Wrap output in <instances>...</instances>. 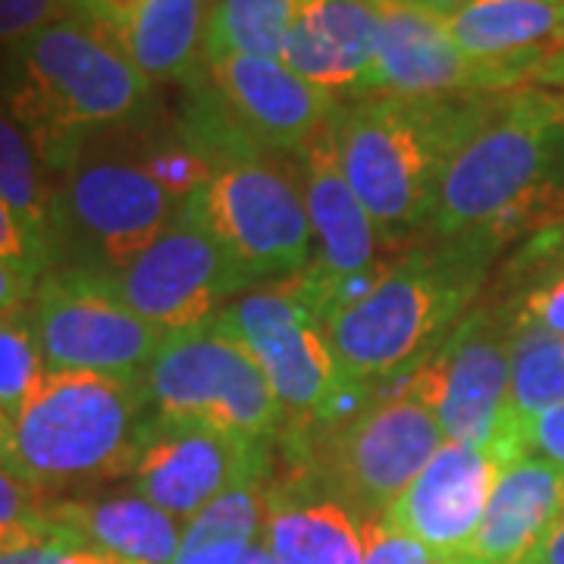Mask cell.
Returning <instances> with one entry per match:
<instances>
[{"instance_id": "ffe728a7", "label": "cell", "mask_w": 564, "mask_h": 564, "mask_svg": "<svg viewBox=\"0 0 564 564\" xmlns=\"http://www.w3.org/2000/svg\"><path fill=\"white\" fill-rule=\"evenodd\" d=\"M263 543L276 564H364L367 518L311 470L289 467L270 484Z\"/></svg>"}, {"instance_id": "603a6c76", "label": "cell", "mask_w": 564, "mask_h": 564, "mask_svg": "<svg viewBox=\"0 0 564 564\" xmlns=\"http://www.w3.org/2000/svg\"><path fill=\"white\" fill-rule=\"evenodd\" d=\"M51 518L73 540L122 564H173L185 530L173 514L141 499L139 492L54 499Z\"/></svg>"}, {"instance_id": "5bb4252c", "label": "cell", "mask_w": 564, "mask_h": 564, "mask_svg": "<svg viewBox=\"0 0 564 564\" xmlns=\"http://www.w3.org/2000/svg\"><path fill=\"white\" fill-rule=\"evenodd\" d=\"M295 166L302 180L307 220L314 229V261L304 273L292 276V285L314 307V314L323 317V311L345 285L370 276L380 267V229L339 170L333 148V122L295 154Z\"/></svg>"}, {"instance_id": "f546056e", "label": "cell", "mask_w": 564, "mask_h": 564, "mask_svg": "<svg viewBox=\"0 0 564 564\" xmlns=\"http://www.w3.org/2000/svg\"><path fill=\"white\" fill-rule=\"evenodd\" d=\"M51 502L54 496L0 464V552L51 540L61 530L51 518Z\"/></svg>"}, {"instance_id": "3957f363", "label": "cell", "mask_w": 564, "mask_h": 564, "mask_svg": "<svg viewBox=\"0 0 564 564\" xmlns=\"http://www.w3.org/2000/svg\"><path fill=\"white\" fill-rule=\"evenodd\" d=\"M3 104L54 176L76 161L91 135L154 110L151 82L120 41L76 17L7 47Z\"/></svg>"}, {"instance_id": "7a4b0ae2", "label": "cell", "mask_w": 564, "mask_h": 564, "mask_svg": "<svg viewBox=\"0 0 564 564\" xmlns=\"http://www.w3.org/2000/svg\"><path fill=\"white\" fill-rule=\"evenodd\" d=\"M564 214V91L486 95L436 185L430 232L458 239Z\"/></svg>"}, {"instance_id": "6da1fadb", "label": "cell", "mask_w": 564, "mask_h": 564, "mask_svg": "<svg viewBox=\"0 0 564 564\" xmlns=\"http://www.w3.org/2000/svg\"><path fill=\"white\" fill-rule=\"evenodd\" d=\"M496 251L480 232L436 239L383 263L364 292L329 307L321 326L345 383L380 389L440 351L477 299Z\"/></svg>"}, {"instance_id": "83f0119b", "label": "cell", "mask_w": 564, "mask_h": 564, "mask_svg": "<svg viewBox=\"0 0 564 564\" xmlns=\"http://www.w3.org/2000/svg\"><path fill=\"white\" fill-rule=\"evenodd\" d=\"M273 484V467L245 477L232 489H226L204 508L198 518H192L182 530V545L204 543H251L263 540L267 524V496Z\"/></svg>"}, {"instance_id": "f35d334b", "label": "cell", "mask_w": 564, "mask_h": 564, "mask_svg": "<svg viewBox=\"0 0 564 564\" xmlns=\"http://www.w3.org/2000/svg\"><path fill=\"white\" fill-rule=\"evenodd\" d=\"M408 3H414V7H423V10H430V13H436V17H452V13H458L462 7H467L470 0H408Z\"/></svg>"}, {"instance_id": "4dcf8cb0", "label": "cell", "mask_w": 564, "mask_h": 564, "mask_svg": "<svg viewBox=\"0 0 564 564\" xmlns=\"http://www.w3.org/2000/svg\"><path fill=\"white\" fill-rule=\"evenodd\" d=\"M69 17V0H0V47H13Z\"/></svg>"}, {"instance_id": "44dd1931", "label": "cell", "mask_w": 564, "mask_h": 564, "mask_svg": "<svg viewBox=\"0 0 564 564\" xmlns=\"http://www.w3.org/2000/svg\"><path fill=\"white\" fill-rule=\"evenodd\" d=\"M377 29L380 0H302L282 63L336 101H358L367 95Z\"/></svg>"}, {"instance_id": "9a60e30c", "label": "cell", "mask_w": 564, "mask_h": 564, "mask_svg": "<svg viewBox=\"0 0 564 564\" xmlns=\"http://www.w3.org/2000/svg\"><path fill=\"white\" fill-rule=\"evenodd\" d=\"M508 464L492 445L443 443L383 521L417 540L440 564H452L474 540Z\"/></svg>"}, {"instance_id": "4fadbf2b", "label": "cell", "mask_w": 564, "mask_h": 564, "mask_svg": "<svg viewBox=\"0 0 564 564\" xmlns=\"http://www.w3.org/2000/svg\"><path fill=\"white\" fill-rule=\"evenodd\" d=\"M267 467H273V443L158 417L129 480L141 499L188 524L226 489Z\"/></svg>"}, {"instance_id": "4316f807", "label": "cell", "mask_w": 564, "mask_h": 564, "mask_svg": "<svg viewBox=\"0 0 564 564\" xmlns=\"http://www.w3.org/2000/svg\"><path fill=\"white\" fill-rule=\"evenodd\" d=\"M302 0H214L207 22V61L248 54L282 61Z\"/></svg>"}, {"instance_id": "d590c367", "label": "cell", "mask_w": 564, "mask_h": 564, "mask_svg": "<svg viewBox=\"0 0 564 564\" xmlns=\"http://www.w3.org/2000/svg\"><path fill=\"white\" fill-rule=\"evenodd\" d=\"M41 276L44 273H39L35 267H25V263L3 261L0 258V317L29 307Z\"/></svg>"}, {"instance_id": "d4e9b609", "label": "cell", "mask_w": 564, "mask_h": 564, "mask_svg": "<svg viewBox=\"0 0 564 564\" xmlns=\"http://www.w3.org/2000/svg\"><path fill=\"white\" fill-rule=\"evenodd\" d=\"M558 404H564V333L518 317L508 408L492 448H499L511 462L527 455L524 430Z\"/></svg>"}, {"instance_id": "d6986e66", "label": "cell", "mask_w": 564, "mask_h": 564, "mask_svg": "<svg viewBox=\"0 0 564 564\" xmlns=\"http://www.w3.org/2000/svg\"><path fill=\"white\" fill-rule=\"evenodd\" d=\"M448 32L480 63L492 95L545 82L564 47V7L549 0H470L448 17Z\"/></svg>"}, {"instance_id": "7402d4cb", "label": "cell", "mask_w": 564, "mask_h": 564, "mask_svg": "<svg viewBox=\"0 0 564 564\" xmlns=\"http://www.w3.org/2000/svg\"><path fill=\"white\" fill-rule=\"evenodd\" d=\"M564 518V470L536 455L508 464L470 545L452 564H524Z\"/></svg>"}, {"instance_id": "1f68e13d", "label": "cell", "mask_w": 564, "mask_h": 564, "mask_svg": "<svg viewBox=\"0 0 564 564\" xmlns=\"http://www.w3.org/2000/svg\"><path fill=\"white\" fill-rule=\"evenodd\" d=\"M364 564H440L417 540L399 533L383 518L367 521V562Z\"/></svg>"}, {"instance_id": "e0dca14e", "label": "cell", "mask_w": 564, "mask_h": 564, "mask_svg": "<svg viewBox=\"0 0 564 564\" xmlns=\"http://www.w3.org/2000/svg\"><path fill=\"white\" fill-rule=\"evenodd\" d=\"M395 98H458L492 95L480 63L448 32V20L408 0H380V29L367 95Z\"/></svg>"}, {"instance_id": "8d00e7d4", "label": "cell", "mask_w": 564, "mask_h": 564, "mask_svg": "<svg viewBox=\"0 0 564 564\" xmlns=\"http://www.w3.org/2000/svg\"><path fill=\"white\" fill-rule=\"evenodd\" d=\"M0 258L3 261L25 263V267H35L39 273H47V267L41 261L39 248L32 245L29 232L22 229L20 220L13 217V210L0 202Z\"/></svg>"}, {"instance_id": "f1b7e54d", "label": "cell", "mask_w": 564, "mask_h": 564, "mask_svg": "<svg viewBox=\"0 0 564 564\" xmlns=\"http://www.w3.org/2000/svg\"><path fill=\"white\" fill-rule=\"evenodd\" d=\"M44 377L47 370L41 361L29 307L0 317V411L17 421L22 408L35 399Z\"/></svg>"}, {"instance_id": "52a82bcc", "label": "cell", "mask_w": 564, "mask_h": 564, "mask_svg": "<svg viewBox=\"0 0 564 564\" xmlns=\"http://www.w3.org/2000/svg\"><path fill=\"white\" fill-rule=\"evenodd\" d=\"M182 207L185 202L170 195L144 163L139 120L104 129L57 176L51 267H91L113 276Z\"/></svg>"}, {"instance_id": "484cf974", "label": "cell", "mask_w": 564, "mask_h": 564, "mask_svg": "<svg viewBox=\"0 0 564 564\" xmlns=\"http://www.w3.org/2000/svg\"><path fill=\"white\" fill-rule=\"evenodd\" d=\"M54 198L57 176L41 163L20 120L0 101V202L13 210V217L29 232L47 270L54 242Z\"/></svg>"}, {"instance_id": "30bf717a", "label": "cell", "mask_w": 564, "mask_h": 564, "mask_svg": "<svg viewBox=\"0 0 564 564\" xmlns=\"http://www.w3.org/2000/svg\"><path fill=\"white\" fill-rule=\"evenodd\" d=\"M214 321L261 364L285 411V426L333 421L367 392L345 383L321 317L289 280L248 292L226 304Z\"/></svg>"}, {"instance_id": "7c38bea8", "label": "cell", "mask_w": 564, "mask_h": 564, "mask_svg": "<svg viewBox=\"0 0 564 564\" xmlns=\"http://www.w3.org/2000/svg\"><path fill=\"white\" fill-rule=\"evenodd\" d=\"M113 282L126 304L163 336L202 326L220 314L229 295L248 289L236 263L188 207L139 258L113 273Z\"/></svg>"}, {"instance_id": "277c9868", "label": "cell", "mask_w": 564, "mask_h": 564, "mask_svg": "<svg viewBox=\"0 0 564 564\" xmlns=\"http://www.w3.org/2000/svg\"><path fill=\"white\" fill-rule=\"evenodd\" d=\"M445 364L433 351L414 370L367 389L345 414L314 426H285L289 467L311 470L358 514L383 518L445 443L440 426Z\"/></svg>"}, {"instance_id": "b9f144b4", "label": "cell", "mask_w": 564, "mask_h": 564, "mask_svg": "<svg viewBox=\"0 0 564 564\" xmlns=\"http://www.w3.org/2000/svg\"><path fill=\"white\" fill-rule=\"evenodd\" d=\"M549 3H555V7H564V0H549Z\"/></svg>"}, {"instance_id": "74e56055", "label": "cell", "mask_w": 564, "mask_h": 564, "mask_svg": "<svg viewBox=\"0 0 564 564\" xmlns=\"http://www.w3.org/2000/svg\"><path fill=\"white\" fill-rule=\"evenodd\" d=\"M524 564H564V518L562 524L545 536V543Z\"/></svg>"}, {"instance_id": "cb8c5ba5", "label": "cell", "mask_w": 564, "mask_h": 564, "mask_svg": "<svg viewBox=\"0 0 564 564\" xmlns=\"http://www.w3.org/2000/svg\"><path fill=\"white\" fill-rule=\"evenodd\" d=\"M214 0H141L122 25L120 44L148 82L198 79L207 66Z\"/></svg>"}, {"instance_id": "5b68a950", "label": "cell", "mask_w": 564, "mask_h": 564, "mask_svg": "<svg viewBox=\"0 0 564 564\" xmlns=\"http://www.w3.org/2000/svg\"><path fill=\"white\" fill-rule=\"evenodd\" d=\"M484 98L370 95L339 107L333 120L336 161L380 232L402 236L421 226L430 229L445 161Z\"/></svg>"}, {"instance_id": "8992f818", "label": "cell", "mask_w": 564, "mask_h": 564, "mask_svg": "<svg viewBox=\"0 0 564 564\" xmlns=\"http://www.w3.org/2000/svg\"><path fill=\"white\" fill-rule=\"evenodd\" d=\"M158 417L144 377L47 373L13 421V470L47 496L132 477Z\"/></svg>"}, {"instance_id": "e575fe53", "label": "cell", "mask_w": 564, "mask_h": 564, "mask_svg": "<svg viewBox=\"0 0 564 564\" xmlns=\"http://www.w3.org/2000/svg\"><path fill=\"white\" fill-rule=\"evenodd\" d=\"M524 448L564 470V404L540 414L524 430Z\"/></svg>"}, {"instance_id": "ab89813d", "label": "cell", "mask_w": 564, "mask_h": 564, "mask_svg": "<svg viewBox=\"0 0 564 564\" xmlns=\"http://www.w3.org/2000/svg\"><path fill=\"white\" fill-rule=\"evenodd\" d=\"M0 464L13 470V421L0 411Z\"/></svg>"}, {"instance_id": "2e32d148", "label": "cell", "mask_w": 564, "mask_h": 564, "mask_svg": "<svg viewBox=\"0 0 564 564\" xmlns=\"http://www.w3.org/2000/svg\"><path fill=\"white\" fill-rule=\"evenodd\" d=\"M514 311L477 307L440 348L445 364L440 426L445 443L492 445L505 421L511 389Z\"/></svg>"}, {"instance_id": "9c48e42d", "label": "cell", "mask_w": 564, "mask_h": 564, "mask_svg": "<svg viewBox=\"0 0 564 564\" xmlns=\"http://www.w3.org/2000/svg\"><path fill=\"white\" fill-rule=\"evenodd\" d=\"M144 386L166 421L207 423L261 443H276L285 430L261 364L214 317L170 333L144 370Z\"/></svg>"}, {"instance_id": "ba28073f", "label": "cell", "mask_w": 564, "mask_h": 564, "mask_svg": "<svg viewBox=\"0 0 564 564\" xmlns=\"http://www.w3.org/2000/svg\"><path fill=\"white\" fill-rule=\"evenodd\" d=\"M282 158L251 148L214 163L210 180L185 204L236 263L245 285L292 280L314 261L299 166Z\"/></svg>"}, {"instance_id": "ac0fdd59", "label": "cell", "mask_w": 564, "mask_h": 564, "mask_svg": "<svg viewBox=\"0 0 564 564\" xmlns=\"http://www.w3.org/2000/svg\"><path fill=\"white\" fill-rule=\"evenodd\" d=\"M207 76L232 120L261 148L285 158H295L343 107L314 82L270 57H217L207 61Z\"/></svg>"}, {"instance_id": "60d3db41", "label": "cell", "mask_w": 564, "mask_h": 564, "mask_svg": "<svg viewBox=\"0 0 564 564\" xmlns=\"http://www.w3.org/2000/svg\"><path fill=\"white\" fill-rule=\"evenodd\" d=\"M0 101H3V57H0Z\"/></svg>"}, {"instance_id": "d6a6232c", "label": "cell", "mask_w": 564, "mask_h": 564, "mask_svg": "<svg viewBox=\"0 0 564 564\" xmlns=\"http://www.w3.org/2000/svg\"><path fill=\"white\" fill-rule=\"evenodd\" d=\"M173 564H276L263 540L251 543H204L180 545Z\"/></svg>"}, {"instance_id": "836d02e7", "label": "cell", "mask_w": 564, "mask_h": 564, "mask_svg": "<svg viewBox=\"0 0 564 564\" xmlns=\"http://www.w3.org/2000/svg\"><path fill=\"white\" fill-rule=\"evenodd\" d=\"M514 311L521 321L540 323V326H549L555 333H564V263L549 280L540 282L536 289H530L524 302Z\"/></svg>"}, {"instance_id": "8fae6325", "label": "cell", "mask_w": 564, "mask_h": 564, "mask_svg": "<svg viewBox=\"0 0 564 564\" xmlns=\"http://www.w3.org/2000/svg\"><path fill=\"white\" fill-rule=\"evenodd\" d=\"M29 321L47 373L144 377L166 339L126 304L110 273L91 267H51L35 285Z\"/></svg>"}]
</instances>
